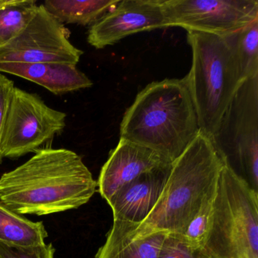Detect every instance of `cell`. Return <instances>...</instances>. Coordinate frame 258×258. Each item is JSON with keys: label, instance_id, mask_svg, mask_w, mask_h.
<instances>
[{"label": "cell", "instance_id": "21", "mask_svg": "<svg viewBox=\"0 0 258 258\" xmlns=\"http://www.w3.org/2000/svg\"><path fill=\"white\" fill-rule=\"evenodd\" d=\"M55 251L51 243L32 247H21L0 242V258H54Z\"/></svg>", "mask_w": 258, "mask_h": 258}, {"label": "cell", "instance_id": "11", "mask_svg": "<svg viewBox=\"0 0 258 258\" xmlns=\"http://www.w3.org/2000/svg\"><path fill=\"white\" fill-rule=\"evenodd\" d=\"M171 164L158 152L120 138L101 170L97 185L107 202L123 185L146 172Z\"/></svg>", "mask_w": 258, "mask_h": 258}, {"label": "cell", "instance_id": "17", "mask_svg": "<svg viewBox=\"0 0 258 258\" xmlns=\"http://www.w3.org/2000/svg\"><path fill=\"white\" fill-rule=\"evenodd\" d=\"M37 7L34 0H0V48L23 31Z\"/></svg>", "mask_w": 258, "mask_h": 258}, {"label": "cell", "instance_id": "13", "mask_svg": "<svg viewBox=\"0 0 258 258\" xmlns=\"http://www.w3.org/2000/svg\"><path fill=\"white\" fill-rule=\"evenodd\" d=\"M0 73L32 81L55 95L90 88L93 82L77 68L61 63L0 62Z\"/></svg>", "mask_w": 258, "mask_h": 258}, {"label": "cell", "instance_id": "12", "mask_svg": "<svg viewBox=\"0 0 258 258\" xmlns=\"http://www.w3.org/2000/svg\"><path fill=\"white\" fill-rule=\"evenodd\" d=\"M172 164L146 172L120 188L108 202L114 220L134 225L144 221L164 191Z\"/></svg>", "mask_w": 258, "mask_h": 258}, {"label": "cell", "instance_id": "10", "mask_svg": "<svg viewBox=\"0 0 258 258\" xmlns=\"http://www.w3.org/2000/svg\"><path fill=\"white\" fill-rule=\"evenodd\" d=\"M168 28L161 0H123L92 25L88 43L103 49L137 33Z\"/></svg>", "mask_w": 258, "mask_h": 258}, {"label": "cell", "instance_id": "15", "mask_svg": "<svg viewBox=\"0 0 258 258\" xmlns=\"http://www.w3.org/2000/svg\"><path fill=\"white\" fill-rule=\"evenodd\" d=\"M120 0H46L43 6L61 24L93 25Z\"/></svg>", "mask_w": 258, "mask_h": 258}, {"label": "cell", "instance_id": "16", "mask_svg": "<svg viewBox=\"0 0 258 258\" xmlns=\"http://www.w3.org/2000/svg\"><path fill=\"white\" fill-rule=\"evenodd\" d=\"M167 232H153L134 240L118 238L108 233L106 241L95 258H158Z\"/></svg>", "mask_w": 258, "mask_h": 258}, {"label": "cell", "instance_id": "3", "mask_svg": "<svg viewBox=\"0 0 258 258\" xmlns=\"http://www.w3.org/2000/svg\"><path fill=\"white\" fill-rule=\"evenodd\" d=\"M199 132L185 78L146 86L126 110L120 128V138L158 152L171 164Z\"/></svg>", "mask_w": 258, "mask_h": 258}, {"label": "cell", "instance_id": "14", "mask_svg": "<svg viewBox=\"0 0 258 258\" xmlns=\"http://www.w3.org/2000/svg\"><path fill=\"white\" fill-rule=\"evenodd\" d=\"M47 231L42 222H33L0 202V242L32 247L46 244Z\"/></svg>", "mask_w": 258, "mask_h": 258}, {"label": "cell", "instance_id": "19", "mask_svg": "<svg viewBox=\"0 0 258 258\" xmlns=\"http://www.w3.org/2000/svg\"><path fill=\"white\" fill-rule=\"evenodd\" d=\"M158 258H213L203 247L193 245L182 234L167 233Z\"/></svg>", "mask_w": 258, "mask_h": 258}, {"label": "cell", "instance_id": "1", "mask_svg": "<svg viewBox=\"0 0 258 258\" xmlns=\"http://www.w3.org/2000/svg\"><path fill=\"white\" fill-rule=\"evenodd\" d=\"M96 187L78 154L46 148L1 176L0 202L19 214L49 215L85 205Z\"/></svg>", "mask_w": 258, "mask_h": 258}, {"label": "cell", "instance_id": "8", "mask_svg": "<svg viewBox=\"0 0 258 258\" xmlns=\"http://www.w3.org/2000/svg\"><path fill=\"white\" fill-rule=\"evenodd\" d=\"M168 27L228 36L258 19L257 0H161Z\"/></svg>", "mask_w": 258, "mask_h": 258}, {"label": "cell", "instance_id": "7", "mask_svg": "<svg viewBox=\"0 0 258 258\" xmlns=\"http://www.w3.org/2000/svg\"><path fill=\"white\" fill-rule=\"evenodd\" d=\"M67 114L48 106L40 96L15 87L2 137L3 158H16L42 149L66 126Z\"/></svg>", "mask_w": 258, "mask_h": 258}, {"label": "cell", "instance_id": "18", "mask_svg": "<svg viewBox=\"0 0 258 258\" xmlns=\"http://www.w3.org/2000/svg\"><path fill=\"white\" fill-rule=\"evenodd\" d=\"M243 79L258 75V19L232 34Z\"/></svg>", "mask_w": 258, "mask_h": 258}, {"label": "cell", "instance_id": "4", "mask_svg": "<svg viewBox=\"0 0 258 258\" xmlns=\"http://www.w3.org/2000/svg\"><path fill=\"white\" fill-rule=\"evenodd\" d=\"M187 39L192 63L185 78L199 129L211 139L244 79L232 34L221 37L188 31Z\"/></svg>", "mask_w": 258, "mask_h": 258}, {"label": "cell", "instance_id": "9", "mask_svg": "<svg viewBox=\"0 0 258 258\" xmlns=\"http://www.w3.org/2000/svg\"><path fill=\"white\" fill-rule=\"evenodd\" d=\"M83 52L69 31L42 5L22 33L0 48V62L61 63L77 66Z\"/></svg>", "mask_w": 258, "mask_h": 258}, {"label": "cell", "instance_id": "6", "mask_svg": "<svg viewBox=\"0 0 258 258\" xmlns=\"http://www.w3.org/2000/svg\"><path fill=\"white\" fill-rule=\"evenodd\" d=\"M211 140L224 164L257 191L258 75L241 83Z\"/></svg>", "mask_w": 258, "mask_h": 258}, {"label": "cell", "instance_id": "22", "mask_svg": "<svg viewBox=\"0 0 258 258\" xmlns=\"http://www.w3.org/2000/svg\"><path fill=\"white\" fill-rule=\"evenodd\" d=\"M14 88V82L7 78L5 75L0 73V141L10 98ZM2 159L3 157L0 153V164L2 163Z\"/></svg>", "mask_w": 258, "mask_h": 258}, {"label": "cell", "instance_id": "5", "mask_svg": "<svg viewBox=\"0 0 258 258\" xmlns=\"http://www.w3.org/2000/svg\"><path fill=\"white\" fill-rule=\"evenodd\" d=\"M204 248L213 258H258V194L223 164Z\"/></svg>", "mask_w": 258, "mask_h": 258}, {"label": "cell", "instance_id": "20", "mask_svg": "<svg viewBox=\"0 0 258 258\" xmlns=\"http://www.w3.org/2000/svg\"><path fill=\"white\" fill-rule=\"evenodd\" d=\"M214 195L215 192L203 204L182 234L185 239L193 245L204 247L206 242L211 226Z\"/></svg>", "mask_w": 258, "mask_h": 258}, {"label": "cell", "instance_id": "2", "mask_svg": "<svg viewBox=\"0 0 258 258\" xmlns=\"http://www.w3.org/2000/svg\"><path fill=\"white\" fill-rule=\"evenodd\" d=\"M224 162L209 137L199 132L172 164L164 191L140 224L114 220L109 233L134 240L153 232L182 234L203 204L214 194Z\"/></svg>", "mask_w": 258, "mask_h": 258}]
</instances>
